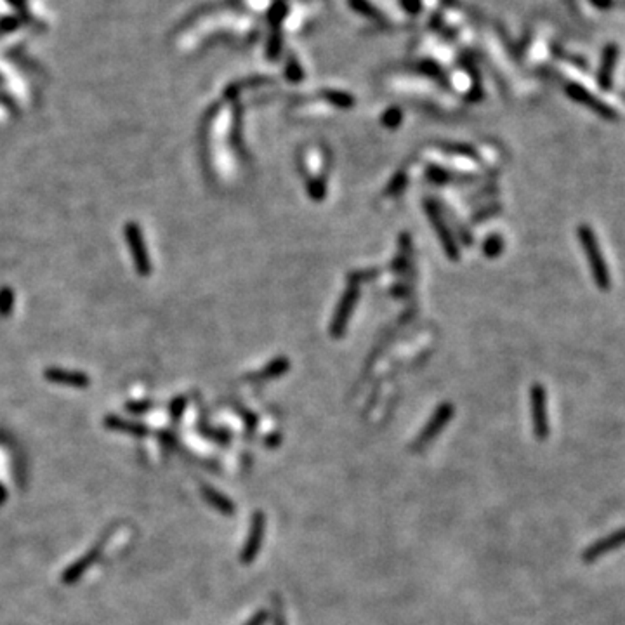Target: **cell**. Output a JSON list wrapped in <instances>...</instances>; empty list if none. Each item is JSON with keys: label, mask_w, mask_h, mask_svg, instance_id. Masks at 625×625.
Wrapping results in <instances>:
<instances>
[{"label": "cell", "mask_w": 625, "mask_h": 625, "mask_svg": "<svg viewBox=\"0 0 625 625\" xmlns=\"http://www.w3.org/2000/svg\"><path fill=\"white\" fill-rule=\"evenodd\" d=\"M579 242L580 247H582L583 254L587 257V263H589V270L590 274H592V280L596 283L597 288L601 290H610L611 287V274L610 270H608V264L606 259L603 256V250H601L599 245V240H597L596 233L590 226L582 225L579 226Z\"/></svg>", "instance_id": "1"}, {"label": "cell", "mask_w": 625, "mask_h": 625, "mask_svg": "<svg viewBox=\"0 0 625 625\" xmlns=\"http://www.w3.org/2000/svg\"><path fill=\"white\" fill-rule=\"evenodd\" d=\"M531 401V421H534V432L537 439H547L549 436V415H547V394L545 387L540 384H534L530 391Z\"/></svg>", "instance_id": "2"}, {"label": "cell", "mask_w": 625, "mask_h": 625, "mask_svg": "<svg viewBox=\"0 0 625 625\" xmlns=\"http://www.w3.org/2000/svg\"><path fill=\"white\" fill-rule=\"evenodd\" d=\"M566 94H568L570 98L573 99V101H576V103H579V105H583V106H586V108L592 109V112L596 113V115L603 116V118L615 120L618 116L617 112H615V109L611 108V106L608 105V103H604V101H601V99H597L596 96L592 94V92L587 91V89L582 87V85H579V84L566 85Z\"/></svg>", "instance_id": "3"}, {"label": "cell", "mask_w": 625, "mask_h": 625, "mask_svg": "<svg viewBox=\"0 0 625 625\" xmlns=\"http://www.w3.org/2000/svg\"><path fill=\"white\" fill-rule=\"evenodd\" d=\"M624 545H625V527H622L618 528L617 531H613V534L592 542V544L582 552V561L589 565V563L597 561V559H601L603 556H606L608 552L617 551V549L624 547Z\"/></svg>", "instance_id": "4"}, {"label": "cell", "mask_w": 625, "mask_h": 625, "mask_svg": "<svg viewBox=\"0 0 625 625\" xmlns=\"http://www.w3.org/2000/svg\"><path fill=\"white\" fill-rule=\"evenodd\" d=\"M264 531H266V516L261 511H257L252 518V525H250V535L242 551V563L249 565V563H252L256 559L257 552L261 549V540H263Z\"/></svg>", "instance_id": "5"}, {"label": "cell", "mask_w": 625, "mask_h": 625, "mask_svg": "<svg viewBox=\"0 0 625 625\" xmlns=\"http://www.w3.org/2000/svg\"><path fill=\"white\" fill-rule=\"evenodd\" d=\"M452 414H453L452 405H441V407L438 408V412H436L434 417L431 419V422H429V424L424 428V431L421 432V436H419V438L415 439L414 446H412V448L417 450V452H419V450L424 448V446L428 445V443L431 441L432 438H436V436H438L439 429H441L443 425H446V422L450 421Z\"/></svg>", "instance_id": "6"}, {"label": "cell", "mask_w": 625, "mask_h": 625, "mask_svg": "<svg viewBox=\"0 0 625 625\" xmlns=\"http://www.w3.org/2000/svg\"><path fill=\"white\" fill-rule=\"evenodd\" d=\"M618 60V49L617 46H608L604 51L603 58H601L599 70H597V84L603 91H610L613 87V73L615 67H617Z\"/></svg>", "instance_id": "7"}, {"label": "cell", "mask_w": 625, "mask_h": 625, "mask_svg": "<svg viewBox=\"0 0 625 625\" xmlns=\"http://www.w3.org/2000/svg\"><path fill=\"white\" fill-rule=\"evenodd\" d=\"M356 299H358V290H356V288H349V290H346L344 297H342L341 304H339L337 312H335L334 324H332V335L342 334V331H344L349 317H351Z\"/></svg>", "instance_id": "8"}, {"label": "cell", "mask_w": 625, "mask_h": 625, "mask_svg": "<svg viewBox=\"0 0 625 625\" xmlns=\"http://www.w3.org/2000/svg\"><path fill=\"white\" fill-rule=\"evenodd\" d=\"M348 2H349V6H351L353 11H356L358 15L365 16V18L372 19V21H379V23L384 21L382 12H380L379 9H377L376 6L370 2V0H348Z\"/></svg>", "instance_id": "9"}, {"label": "cell", "mask_w": 625, "mask_h": 625, "mask_svg": "<svg viewBox=\"0 0 625 625\" xmlns=\"http://www.w3.org/2000/svg\"><path fill=\"white\" fill-rule=\"evenodd\" d=\"M204 495L207 497V500L212 504V506L218 507V509L222 511V513L231 514L233 511H235V506H233V504L229 502L226 497H222L221 493H218L215 490L209 488V486H204Z\"/></svg>", "instance_id": "10"}, {"label": "cell", "mask_w": 625, "mask_h": 625, "mask_svg": "<svg viewBox=\"0 0 625 625\" xmlns=\"http://www.w3.org/2000/svg\"><path fill=\"white\" fill-rule=\"evenodd\" d=\"M429 215H431L432 221H434V226H436V229H438V235H439V238H441L443 245H445L446 252L450 254V257H457L455 245H453L452 238H450L448 229H446L445 226H443V222L439 221V218H438V215H436V212H434V211H431V209H429Z\"/></svg>", "instance_id": "11"}, {"label": "cell", "mask_w": 625, "mask_h": 625, "mask_svg": "<svg viewBox=\"0 0 625 625\" xmlns=\"http://www.w3.org/2000/svg\"><path fill=\"white\" fill-rule=\"evenodd\" d=\"M287 11L288 9H287V6H285V2H281V0L280 2H276V4L270 9V16H267L271 21V25L280 26V23L287 18Z\"/></svg>", "instance_id": "12"}, {"label": "cell", "mask_w": 625, "mask_h": 625, "mask_svg": "<svg viewBox=\"0 0 625 625\" xmlns=\"http://www.w3.org/2000/svg\"><path fill=\"white\" fill-rule=\"evenodd\" d=\"M325 96H327L328 101H332L334 105H337V106H342V108L353 105L351 96L344 94V92H325Z\"/></svg>", "instance_id": "13"}, {"label": "cell", "mask_w": 625, "mask_h": 625, "mask_svg": "<svg viewBox=\"0 0 625 625\" xmlns=\"http://www.w3.org/2000/svg\"><path fill=\"white\" fill-rule=\"evenodd\" d=\"M280 51H281V39L278 33H273L270 39V44H267V56H270L271 60H276Z\"/></svg>", "instance_id": "14"}, {"label": "cell", "mask_w": 625, "mask_h": 625, "mask_svg": "<svg viewBox=\"0 0 625 625\" xmlns=\"http://www.w3.org/2000/svg\"><path fill=\"white\" fill-rule=\"evenodd\" d=\"M19 26V19L18 18H4L0 19V33H6V32H12Z\"/></svg>", "instance_id": "15"}, {"label": "cell", "mask_w": 625, "mask_h": 625, "mask_svg": "<svg viewBox=\"0 0 625 625\" xmlns=\"http://www.w3.org/2000/svg\"><path fill=\"white\" fill-rule=\"evenodd\" d=\"M287 75H288V78H292V80H299V78L302 77V71H301V68H299V64H297V61L294 60V58H292L290 61H288V67H287Z\"/></svg>", "instance_id": "16"}, {"label": "cell", "mask_w": 625, "mask_h": 625, "mask_svg": "<svg viewBox=\"0 0 625 625\" xmlns=\"http://www.w3.org/2000/svg\"><path fill=\"white\" fill-rule=\"evenodd\" d=\"M401 6H403L408 12H412V15L421 11V0H401Z\"/></svg>", "instance_id": "17"}, {"label": "cell", "mask_w": 625, "mask_h": 625, "mask_svg": "<svg viewBox=\"0 0 625 625\" xmlns=\"http://www.w3.org/2000/svg\"><path fill=\"white\" fill-rule=\"evenodd\" d=\"M274 625H285L283 610H281V608H278V610H276V618H274Z\"/></svg>", "instance_id": "18"}, {"label": "cell", "mask_w": 625, "mask_h": 625, "mask_svg": "<svg viewBox=\"0 0 625 625\" xmlns=\"http://www.w3.org/2000/svg\"><path fill=\"white\" fill-rule=\"evenodd\" d=\"M9 4H12L15 8L21 9V11L25 12V2H23V0H9Z\"/></svg>", "instance_id": "19"}]
</instances>
